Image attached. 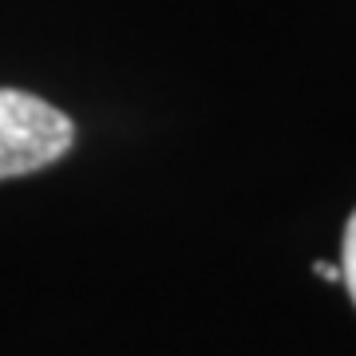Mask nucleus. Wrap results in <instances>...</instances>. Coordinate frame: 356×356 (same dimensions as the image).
<instances>
[{"label":"nucleus","instance_id":"3","mask_svg":"<svg viewBox=\"0 0 356 356\" xmlns=\"http://www.w3.org/2000/svg\"><path fill=\"white\" fill-rule=\"evenodd\" d=\"M313 273H317V277H325V281H344L341 266H332V261H317V266H313Z\"/></svg>","mask_w":356,"mask_h":356},{"label":"nucleus","instance_id":"2","mask_svg":"<svg viewBox=\"0 0 356 356\" xmlns=\"http://www.w3.org/2000/svg\"><path fill=\"white\" fill-rule=\"evenodd\" d=\"M341 273H344V285H348V297L356 301V210L344 226V250H341Z\"/></svg>","mask_w":356,"mask_h":356},{"label":"nucleus","instance_id":"1","mask_svg":"<svg viewBox=\"0 0 356 356\" xmlns=\"http://www.w3.org/2000/svg\"><path fill=\"white\" fill-rule=\"evenodd\" d=\"M76 143V123L32 91L0 88V178L60 163Z\"/></svg>","mask_w":356,"mask_h":356}]
</instances>
